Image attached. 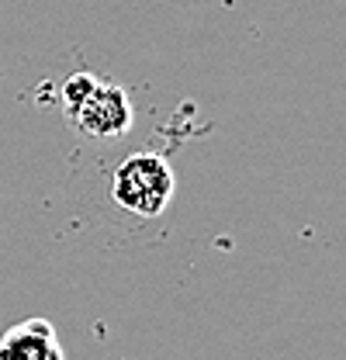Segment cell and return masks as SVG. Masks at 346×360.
Masks as SVG:
<instances>
[{"label":"cell","instance_id":"1","mask_svg":"<svg viewBox=\"0 0 346 360\" xmlns=\"http://www.w3.org/2000/svg\"><path fill=\"white\" fill-rule=\"evenodd\" d=\"M59 104L66 118L86 135V139H122L135 122L132 101L122 84L101 80L94 73H73L59 87Z\"/></svg>","mask_w":346,"mask_h":360},{"label":"cell","instance_id":"2","mask_svg":"<svg viewBox=\"0 0 346 360\" xmlns=\"http://www.w3.org/2000/svg\"><path fill=\"white\" fill-rule=\"evenodd\" d=\"M173 167L160 153H132L115 167L111 198L135 219H156L173 201Z\"/></svg>","mask_w":346,"mask_h":360},{"label":"cell","instance_id":"3","mask_svg":"<svg viewBox=\"0 0 346 360\" xmlns=\"http://www.w3.org/2000/svg\"><path fill=\"white\" fill-rule=\"evenodd\" d=\"M0 360H63L56 326L45 319H25L0 336Z\"/></svg>","mask_w":346,"mask_h":360}]
</instances>
